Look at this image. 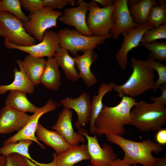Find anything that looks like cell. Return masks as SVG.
<instances>
[{
  "label": "cell",
  "instance_id": "6da1fadb",
  "mask_svg": "<svg viewBox=\"0 0 166 166\" xmlns=\"http://www.w3.org/2000/svg\"><path fill=\"white\" fill-rule=\"evenodd\" d=\"M136 103L132 97L123 96L120 103L113 107L104 105L95 122L96 135L121 136L126 132L124 126L131 125V111Z\"/></svg>",
  "mask_w": 166,
  "mask_h": 166
},
{
  "label": "cell",
  "instance_id": "7a4b0ae2",
  "mask_svg": "<svg viewBox=\"0 0 166 166\" xmlns=\"http://www.w3.org/2000/svg\"><path fill=\"white\" fill-rule=\"evenodd\" d=\"M105 136L108 141L121 148L124 153L122 160L131 165L140 164L143 166H155V157L152 153L157 154L163 149L161 145L150 139L136 142L126 139L121 136Z\"/></svg>",
  "mask_w": 166,
  "mask_h": 166
},
{
  "label": "cell",
  "instance_id": "3957f363",
  "mask_svg": "<svg viewBox=\"0 0 166 166\" xmlns=\"http://www.w3.org/2000/svg\"><path fill=\"white\" fill-rule=\"evenodd\" d=\"M132 72L123 84L116 85L114 90L121 97L139 96L148 90L152 89L155 84L154 70L146 60L131 59Z\"/></svg>",
  "mask_w": 166,
  "mask_h": 166
},
{
  "label": "cell",
  "instance_id": "277c9868",
  "mask_svg": "<svg viewBox=\"0 0 166 166\" xmlns=\"http://www.w3.org/2000/svg\"><path fill=\"white\" fill-rule=\"evenodd\" d=\"M131 111L132 123L142 132L158 131L166 123V107L156 102L136 101Z\"/></svg>",
  "mask_w": 166,
  "mask_h": 166
},
{
  "label": "cell",
  "instance_id": "5b68a950",
  "mask_svg": "<svg viewBox=\"0 0 166 166\" xmlns=\"http://www.w3.org/2000/svg\"><path fill=\"white\" fill-rule=\"evenodd\" d=\"M57 33L60 47L69 51L75 56L80 51L83 52L90 49H94L98 45L112 38L110 33L104 36H87L75 29L67 28L61 29Z\"/></svg>",
  "mask_w": 166,
  "mask_h": 166
},
{
  "label": "cell",
  "instance_id": "8992f818",
  "mask_svg": "<svg viewBox=\"0 0 166 166\" xmlns=\"http://www.w3.org/2000/svg\"><path fill=\"white\" fill-rule=\"evenodd\" d=\"M0 36L19 46H29L37 43L36 40L26 31L22 22L5 11L0 12Z\"/></svg>",
  "mask_w": 166,
  "mask_h": 166
},
{
  "label": "cell",
  "instance_id": "52a82bcc",
  "mask_svg": "<svg viewBox=\"0 0 166 166\" xmlns=\"http://www.w3.org/2000/svg\"><path fill=\"white\" fill-rule=\"evenodd\" d=\"M62 14L61 11L44 7L30 14L28 16L29 21L23 22L24 27L28 34L40 42L48 29L53 27H57V20Z\"/></svg>",
  "mask_w": 166,
  "mask_h": 166
},
{
  "label": "cell",
  "instance_id": "ba28073f",
  "mask_svg": "<svg viewBox=\"0 0 166 166\" xmlns=\"http://www.w3.org/2000/svg\"><path fill=\"white\" fill-rule=\"evenodd\" d=\"M89 14L86 23L93 36H101L110 34L113 27L112 15L115 4L107 7H100L94 0L89 2Z\"/></svg>",
  "mask_w": 166,
  "mask_h": 166
},
{
  "label": "cell",
  "instance_id": "9c48e42d",
  "mask_svg": "<svg viewBox=\"0 0 166 166\" xmlns=\"http://www.w3.org/2000/svg\"><path fill=\"white\" fill-rule=\"evenodd\" d=\"M58 106L57 103L51 99H49L43 106L38 108L34 114L30 116L26 124L18 132L5 140L3 145L12 143H16L22 140H29L37 144L43 149L45 148L44 145L37 139L35 132L39 123L41 117L44 114L56 110Z\"/></svg>",
  "mask_w": 166,
  "mask_h": 166
},
{
  "label": "cell",
  "instance_id": "30bf717a",
  "mask_svg": "<svg viewBox=\"0 0 166 166\" xmlns=\"http://www.w3.org/2000/svg\"><path fill=\"white\" fill-rule=\"evenodd\" d=\"M4 42L7 48L16 49L38 57H54L56 52L60 47L57 33L52 30H46L42 41L34 45L25 46H18L9 42L6 39H4Z\"/></svg>",
  "mask_w": 166,
  "mask_h": 166
},
{
  "label": "cell",
  "instance_id": "8fae6325",
  "mask_svg": "<svg viewBox=\"0 0 166 166\" xmlns=\"http://www.w3.org/2000/svg\"><path fill=\"white\" fill-rule=\"evenodd\" d=\"M78 132L85 136L87 141V147L89 155L91 166H109L117 158L112 147L104 143L101 147L96 135L90 136L88 131L81 127L78 129Z\"/></svg>",
  "mask_w": 166,
  "mask_h": 166
},
{
  "label": "cell",
  "instance_id": "7c38bea8",
  "mask_svg": "<svg viewBox=\"0 0 166 166\" xmlns=\"http://www.w3.org/2000/svg\"><path fill=\"white\" fill-rule=\"evenodd\" d=\"M154 27L153 25L147 23L139 24L122 34L124 37L123 41L116 54L117 64L122 69L125 70L126 68L128 52L139 45L144 33Z\"/></svg>",
  "mask_w": 166,
  "mask_h": 166
},
{
  "label": "cell",
  "instance_id": "4fadbf2b",
  "mask_svg": "<svg viewBox=\"0 0 166 166\" xmlns=\"http://www.w3.org/2000/svg\"><path fill=\"white\" fill-rule=\"evenodd\" d=\"M78 6L65 9L64 13L59 17L58 20L66 25L75 28L82 34L87 36H93L87 26L86 16L88 11L89 2L78 0Z\"/></svg>",
  "mask_w": 166,
  "mask_h": 166
},
{
  "label": "cell",
  "instance_id": "5bb4252c",
  "mask_svg": "<svg viewBox=\"0 0 166 166\" xmlns=\"http://www.w3.org/2000/svg\"><path fill=\"white\" fill-rule=\"evenodd\" d=\"M115 6L112 15L113 27L110 33L115 41L121 34L139 24L134 22L129 10L127 0H115Z\"/></svg>",
  "mask_w": 166,
  "mask_h": 166
},
{
  "label": "cell",
  "instance_id": "9a60e30c",
  "mask_svg": "<svg viewBox=\"0 0 166 166\" xmlns=\"http://www.w3.org/2000/svg\"><path fill=\"white\" fill-rule=\"evenodd\" d=\"M73 111L70 109L64 108L58 115L57 121L52 127L58 132L72 147L85 143V139L79 132L74 131L72 124Z\"/></svg>",
  "mask_w": 166,
  "mask_h": 166
},
{
  "label": "cell",
  "instance_id": "2e32d148",
  "mask_svg": "<svg viewBox=\"0 0 166 166\" xmlns=\"http://www.w3.org/2000/svg\"><path fill=\"white\" fill-rule=\"evenodd\" d=\"M90 98V94L84 92L77 97H68L60 101V104L64 108L72 109L76 112L77 119L74 126L77 129L82 126H85L89 121L91 113Z\"/></svg>",
  "mask_w": 166,
  "mask_h": 166
},
{
  "label": "cell",
  "instance_id": "e0dca14e",
  "mask_svg": "<svg viewBox=\"0 0 166 166\" xmlns=\"http://www.w3.org/2000/svg\"><path fill=\"white\" fill-rule=\"evenodd\" d=\"M30 116L4 106L0 110V134L19 131L27 123Z\"/></svg>",
  "mask_w": 166,
  "mask_h": 166
},
{
  "label": "cell",
  "instance_id": "ac0fdd59",
  "mask_svg": "<svg viewBox=\"0 0 166 166\" xmlns=\"http://www.w3.org/2000/svg\"><path fill=\"white\" fill-rule=\"evenodd\" d=\"M53 160L48 163L39 162L38 166H74L83 160H89L87 144H82L72 147L59 155L54 152Z\"/></svg>",
  "mask_w": 166,
  "mask_h": 166
},
{
  "label": "cell",
  "instance_id": "d6986e66",
  "mask_svg": "<svg viewBox=\"0 0 166 166\" xmlns=\"http://www.w3.org/2000/svg\"><path fill=\"white\" fill-rule=\"evenodd\" d=\"M94 49H91L86 50L83 51L82 55L78 54L74 57L76 66L79 70L80 78L83 80L88 88L94 85L97 81L96 77L91 70L92 64L98 58V55Z\"/></svg>",
  "mask_w": 166,
  "mask_h": 166
},
{
  "label": "cell",
  "instance_id": "ffe728a7",
  "mask_svg": "<svg viewBox=\"0 0 166 166\" xmlns=\"http://www.w3.org/2000/svg\"><path fill=\"white\" fill-rule=\"evenodd\" d=\"M20 69H22L34 86L41 83V80L45 67L46 61L30 54L22 60H16Z\"/></svg>",
  "mask_w": 166,
  "mask_h": 166
},
{
  "label": "cell",
  "instance_id": "44dd1931",
  "mask_svg": "<svg viewBox=\"0 0 166 166\" xmlns=\"http://www.w3.org/2000/svg\"><path fill=\"white\" fill-rule=\"evenodd\" d=\"M36 135L38 140L52 148L57 155L62 154L73 147L57 131L48 130L39 123L35 132Z\"/></svg>",
  "mask_w": 166,
  "mask_h": 166
},
{
  "label": "cell",
  "instance_id": "7402d4cb",
  "mask_svg": "<svg viewBox=\"0 0 166 166\" xmlns=\"http://www.w3.org/2000/svg\"><path fill=\"white\" fill-rule=\"evenodd\" d=\"M55 58H48L42 75L41 83L47 89L53 91L58 90L61 85V73Z\"/></svg>",
  "mask_w": 166,
  "mask_h": 166
},
{
  "label": "cell",
  "instance_id": "603a6c76",
  "mask_svg": "<svg viewBox=\"0 0 166 166\" xmlns=\"http://www.w3.org/2000/svg\"><path fill=\"white\" fill-rule=\"evenodd\" d=\"M116 84L113 82L109 84L102 83L99 87L97 95H94L91 101V113L89 120V131L93 135H96L95 122L103 108V99L107 93L113 90Z\"/></svg>",
  "mask_w": 166,
  "mask_h": 166
},
{
  "label": "cell",
  "instance_id": "cb8c5ba5",
  "mask_svg": "<svg viewBox=\"0 0 166 166\" xmlns=\"http://www.w3.org/2000/svg\"><path fill=\"white\" fill-rule=\"evenodd\" d=\"M54 57L59 66L61 68L68 80L76 82L79 80L80 77L76 69L74 58L69 55L67 50L60 47L56 52Z\"/></svg>",
  "mask_w": 166,
  "mask_h": 166
},
{
  "label": "cell",
  "instance_id": "d4e9b609",
  "mask_svg": "<svg viewBox=\"0 0 166 166\" xmlns=\"http://www.w3.org/2000/svg\"><path fill=\"white\" fill-rule=\"evenodd\" d=\"M14 79L10 84L0 85V94H5L8 91H19L26 93L32 94L34 91V86L21 69H13Z\"/></svg>",
  "mask_w": 166,
  "mask_h": 166
},
{
  "label": "cell",
  "instance_id": "484cf974",
  "mask_svg": "<svg viewBox=\"0 0 166 166\" xmlns=\"http://www.w3.org/2000/svg\"><path fill=\"white\" fill-rule=\"evenodd\" d=\"M5 105L24 113H34L38 108L28 99L26 93L19 91H10L5 102Z\"/></svg>",
  "mask_w": 166,
  "mask_h": 166
},
{
  "label": "cell",
  "instance_id": "4316f807",
  "mask_svg": "<svg viewBox=\"0 0 166 166\" xmlns=\"http://www.w3.org/2000/svg\"><path fill=\"white\" fill-rule=\"evenodd\" d=\"M159 4L155 0H140L129 6V10L135 23L138 24L147 23L149 12L154 6Z\"/></svg>",
  "mask_w": 166,
  "mask_h": 166
},
{
  "label": "cell",
  "instance_id": "83f0119b",
  "mask_svg": "<svg viewBox=\"0 0 166 166\" xmlns=\"http://www.w3.org/2000/svg\"><path fill=\"white\" fill-rule=\"evenodd\" d=\"M32 144L33 141L31 140H22L16 143L3 145L0 148V154L6 156L11 153H17L25 156L38 166L39 162L33 159L29 153V147Z\"/></svg>",
  "mask_w": 166,
  "mask_h": 166
},
{
  "label": "cell",
  "instance_id": "f1b7e54d",
  "mask_svg": "<svg viewBox=\"0 0 166 166\" xmlns=\"http://www.w3.org/2000/svg\"><path fill=\"white\" fill-rule=\"evenodd\" d=\"M160 5H156L150 9L148 17L147 23L156 27L166 24V2L160 0Z\"/></svg>",
  "mask_w": 166,
  "mask_h": 166
},
{
  "label": "cell",
  "instance_id": "f546056e",
  "mask_svg": "<svg viewBox=\"0 0 166 166\" xmlns=\"http://www.w3.org/2000/svg\"><path fill=\"white\" fill-rule=\"evenodd\" d=\"M19 0H2L0 1V12L5 11L12 14L24 23L29 21V18L23 13Z\"/></svg>",
  "mask_w": 166,
  "mask_h": 166
},
{
  "label": "cell",
  "instance_id": "4dcf8cb0",
  "mask_svg": "<svg viewBox=\"0 0 166 166\" xmlns=\"http://www.w3.org/2000/svg\"><path fill=\"white\" fill-rule=\"evenodd\" d=\"M139 45L145 47L150 52L148 57L160 62L166 60V42L155 41L148 43H140Z\"/></svg>",
  "mask_w": 166,
  "mask_h": 166
},
{
  "label": "cell",
  "instance_id": "1f68e13d",
  "mask_svg": "<svg viewBox=\"0 0 166 166\" xmlns=\"http://www.w3.org/2000/svg\"><path fill=\"white\" fill-rule=\"evenodd\" d=\"M147 61L150 67L157 73L158 77L155 82L153 93H155L160 87L164 84H166V65L161 62L156 61L148 57Z\"/></svg>",
  "mask_w": 166,
  "mask_h": 166
},
{
  "label": "cell",
  "instance_id": "d6a6232c",
  "mask_svg": "<svg viewBox=\"0 0 166 166\" xmlns=\"http://www.w3.org/2000/svg\"><path fill=\"white\" fill-rule=\"evenodd\" d=\"M166 38V24L154 27L144 34L140 43H150L157 40Z\"/></svg>",
  "mask_w": 166,
  "mask_h": 166
},
{
  "label": "cell",
  "instance_id": "836d02e7",
  "mask_svg": "<svg viewBox=\"0 0 166 166\" xmlns=\"http://www.w3.org/2000/svg\"><path fill=\"white\" fill-rule=\"evenodd\" d=\"M6 156V166H31L30 162L31 161L18 154L12 153Z\"/></svg>",
  "mask_w": 166,
  "mask_h": 166
},
{
  "label": "cell",
  "instance_id": "e575fe53",
  "mask_svg": "<svg viewBox=\"0 0 166 166\" xmlns=\"http://www.w3.org/2000/svg\"><path fill=\"white\" fill-rule=\"evenodd\" d=\"M44 7L53 10L62 9L70 4L74 6L76 2L74 0H42Z\"/></svg>",
  "mask_w": 166,
  "mask_h": 166
},
{
  "label": "cell",
  "instance_id": "d590c367",
  "mask_svg": "<svg viewBox=\"0 0 166 166\" xmlns=\"http://www.w3.org/2000/svg\"><path fill=\"white\" fill-rule=\"evenodd\" d=\"M20 1L22 7L29 12L30 14L44 7L42 0H20Z\"/></svg>",
  "mask_w": 166,
  "mask_h": 166
},
{
  "label": "cell",
  "instance_id": "8d00e7d4",
  "mask_svg": "<svg viewBox=\"0 0 166 166\" xmlns=\"http://www.w3.org/2000/svg\"><path fill=\"white\" fill-rule=\"evenodd\" d=\"M161 94L158 97H150L151 102H156L165 106L166 105V84L161 85L159 88Z\"/></svg>",
  "mask_w": 166,
  "mask_h": 166
},
{
  "label": "cell",
  "instance_id": "74e56055",
  "mask_svg": "<svg viewBox=\"0 0 166 166\" xmlns=\"http://www.w3.org/2000/svg\"><path fill=\"white\" fill-rule=\"evenodd\" d=\"M157 143L161 145L166 144V129H160L158 131L156 136Z\"/></svg>",
  "mask_w": 166,
  "mask_h": 166
},
{
  "label": "cell",
  "instance_id": "f35d334b",
  "mask_svg": "<svg viewBox=\"0 0 166 166\" xmlns=\"http://www.w3.org/2000/svg\"><path fill=\"white\" fill-rule=\"evenodd\" d=\"M98 4H101L104 8L110 6L115 3V0H94Z\"/></svg>",
  "mask_w": 166,
  "mask_h": 166
},
{
  "label": "cell",
  "instance_id": "ab89813d",
  "mask_svg": "<svg viewBox=\"0 0 166 166\" xmlns=\"http://www.w3.org/2000/svg\"><path fill=\"white\" fill-rule=\"evenodd\" d=\"M109 166H131V165L124 161L122 160L117 158Z\"/></svg>",
  "mask_w": 166,
  "mask_h": 166
},
{
  "label": "cell",
  "instance_id": "60d3db41",
  "mask_svg": "<svg viewBox=\"0 0 166 166\" xmlns=\"http://www.w3.org/2000/svg\"><path fill=\"white\" fill-rule=\"evenodd\" d=\"M155 166H166V155L163 158L155 157Z\"/></svg>",
  "mask_w": 166,
  "mask_h": 166
},
{
  "label": "cell",
  "instance_id": "b9f144b4",
  "mask_svg": "<svg viewBox=\"0 0 166 166\" xmlns=\"http://www.w3.org/2000/svg\"><path fill=\"white\" fill-rule=\"evenodd\" d=\"M6 156L2 155H0V166H6Z\"/></svg>",
  "mask_w": 166,
  "mask_h": 166
},
{
  "label": "cell",
  "instance_id": "7bdbcfd3",
  "mask_svg": "<svg viewBox=\"0 0 166 166\" xmlns=\"http://www.w3.org/2000/svg\"><path fill=\"white\" fill-rule=\"evenodd\" d=\"M132 166H138L136 164H134V165H132Z\"/></svg>",
  "mask_w": 166,
  "mask_h": 166
},
{
  "label": "cell",
  "instance_id": "ee69618b",
  "mask_svg": "<svg viewBox=\"0 0 166 166\" xmlns=\"http://www.w3.org/2000/svg\"><path fill=\"white\" fill-rule=\"evenodd\" d=\"M0 1H1V0H0Z\"/></svg>",
  "mask_w": 166,
  "mask_h": 166
}]
</instances>
